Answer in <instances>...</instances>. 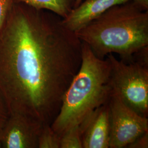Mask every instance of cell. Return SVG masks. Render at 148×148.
<instances>
[{
    "instance_id": "6da1fadb",
    "label": "cell",
    "mask_w": 148,
    "mask_h": 148,
    "mask_svg": "<svg viewBox=\"0 0 148 148\" xmlns=\"http://www.w3.org/2000/svg\"><path fill=\"white\" fill-rule=\"evenodd\" d=\"M82 60V42L51 11L16 1L0 32V92L10 114L51 125Z\"/></svg>"
},
{
    "instance_id": "7a4b0ae2",
    "label": "cell",
    "mask_w": 148,
    "mask_h": 148,
    "mask_svg": "<svg viewBox=\"0 0 148 148\" xmlns=\"http://www.w3.org/2000/svg\"><path fill=\"white\" fill-rule=\"evenodd\" d=\"M75 33L98 58L115 53L130 63L134 53L148 46V11L131 0L110 8Z\"/></svg>"
},
{
    "instance_id": "3957f363",
    "label": "cell",
    "mask_w": 148,
    "mask_h": 148,
    "mask_svg": "<svg viewBox=\"0 0 148 148\" xmlns=\"http://www.w3.org/2000/svg\"><path fill=\"white\" fill-rule=\"evenodd\" d=\"M110 66L108 60L97 57L82 42V60L62 100L58 114L51 126L59 136L78 126L99 106L107 103L111 94Z\"/></svg>"
},
{
    "instance_id": "277c9868",
    "label": "cell",
    "mask_w": 148,
    "mask_h": 148,
    "mask_svg": "<svg viewBox=\"0 0 148 148\" xmlns=\"http://www.w3.org/2000/svg\"><path fill=\"white\" fill-rule=\"evenodd\" d=\"M106 59L110 66L111 93L139 115L148 117V68L119 60L114 54H108Z\"/></svg>"
},
{
    "instance_id": "5b68a950",
    "label": "cell",
    "mask_w": 148,
    "mask_h": 148,
    "mask_svg": "<svg viewBox=\"0 0 148 148\" xmlns=\"http://www.w3.org/2000/svg\"><path fill=\"white\" fill-rule=\"evenodd\" d=\"M110 114L109 148H127L148 132V117L139 115L111 93L108 101Z\"/></svg>"
},
{
    "instance_id": "8992f818",
    "label": "cell",
    "mask_w": 148,
    "mask_h": 148,
    "mask_svg": "<svg viewBox=\"0 0 148 148\" xmlns=\"http://www.w3.org/2000/svg\"><path fill=\"white\" fill-rule=\"evenodd\" d=\"M43 125L23 114H10L0 132L2 148H38Z\"/></svg>"
},
{
    "instance_id": "52a82bcc",
    "label": "cell",
    "mask_w": 148,
    "mask_h": 148,
    "mask_svg": "<svg viewBox=\"0 0 148 148\" xmlns=\"http://www.w3.org/2000/svg\"><path fill=\"white\" fill-rule=\"evenodd\" d=\"M79 127L82 148H109L111 123L108 101L95 109Z\"/></svg>"
},
{
    "instance_id": "ba28073f",
    "label": "cell",
    "mask_w": 148,
    "mask_h": 148,
    "mask_svg": "<svg viewBox=\"0 0 148 148\" xmlns=\"http://www.w3.org/2000/svg\"><path fill=\"white\" fill-rule=\"evenodd\" d=\"M131 0H85L73 8L63 19L64 25L72 32L79 30L114 5Z\"/></svg>"
},
{
    "instance_id": "9c48e42d",
    "label": "cell",
    "mask_w": 148,
    "mask_h": 148,
    "mask_svg": "<svg viewBox=\"0 0 148 148\" xmlns=\"http://www.w3.org/2000/svg\"><path fill=\"white\" fill-rule=\"evenodd\" d=\"M37 10L51 11L64 18L74 8V0H16Z\"/></svg>"
},
{
    "instance_id": "30bf717a",
    "label": "cell",
    "mask_w": 148,
    "mask_h": 148,
    "mask_svg": "<svg viewBox=\"0 0 148 148\" xmlns=\"http://www.w3.org/2000/svg\"><path fill=\"white\" fill-rule=\"evenodd\" d=\"M60 137L51 125L44 124L38 140V148H60Z\"/></svg>"
},
{
    "instance_id": "8fae6325",
    "label": "cell",
    "mask_w": 148,
    "mask_h": 148,
    "mask_svg": "<svg viewBox=\"0 0 148 148\" xmlns=\"http://www.w3.org/2000/svg\"><path fill=\"white\" fill-rule=\"evenodd\" d=\"M60 137V148H82L79 125L70 128Z\"/></svg>"
},
{
    "instance_id": "7c38bea8",
    "label": "cell",
    "mask_w": 148,
    "mask_h": 148,
    "mask_svg": "<svg viewBox=\"0 0 148 148\" xmlns=\"http://www.w3.org/2000/svg\"><path fill=\"white\" fill-rule=\"evenodd\" d=\"M16 0H0V32Z\"/></svg>"
},
{
    "instance_id": "4fadbf2b",
    "label": "cell",
    "mask_w": 148,
    "mask_h": 148,
    "mask_svg": "<svg viewBox=\"0 0 148 148\" xmlns=\"http://www.w3.org/2000/svg\"><path fill=\"white\" fill-rule=\"evenodd\" d=\"M131 62H135L148 68V46L144 47L134 53Z\"/></svg>"
},
{
    "instance_id": "5bb4252c",
    "label": "cell",
    "mask_w": 148,
    "mask_h": 148,
    "mask_svg": "<svg viewBox=\"0 0 148 148\" xmlns=\"http://www.w3.org/2000/svg\"><path fill=\"white\" fill-rule=\"evenodd\" d=\"M10 112L3 96L0 92V132L4 127Z\"/></svg>"
},
{
    "instance_id": "9a60e30c",
    "label": "cell",
    "mask_w": 148,
    "mask_h": 148,
    "mask_svg": "<svg viewBox=\"0 0 148 148\" xmlns=\"http://www.w3.org/2000/svg\"><path fill=\"white\" fill-rule=\"evenodd\" d=\"M129 148H148V132L138 137L132 143L127 146Z\"/></svg>"
},
{
    "instance_id": "2e32d148",
    "label": "cell",
    "mask_w": 148,
    "mask_h": 148,
    "mask_svg": "<svg viewBox=\"0 0 148 148\" xmlns=\"http://www.w3.org/2000/svg\"><path fill=\"white\" fill-rule=\"evenodd\" d=\"M143 10L148 11V0H132Z\"/></svg>"
},
{
    "instance_id": "e0dca14e",
    "label": "cell",
    "mask_w": 148,
    "mask_h": 148,
    "mask_svg": "<svg viewBox=\"0 0 148 148\" xmlns=\"http://www.w3.org/2000/svg\"><path fill=\"white\" fill-rule=\"evenodd\" d=\"M83 1V0H74V8L79 5V4Z\"/></svg>"
}]
</instances>
